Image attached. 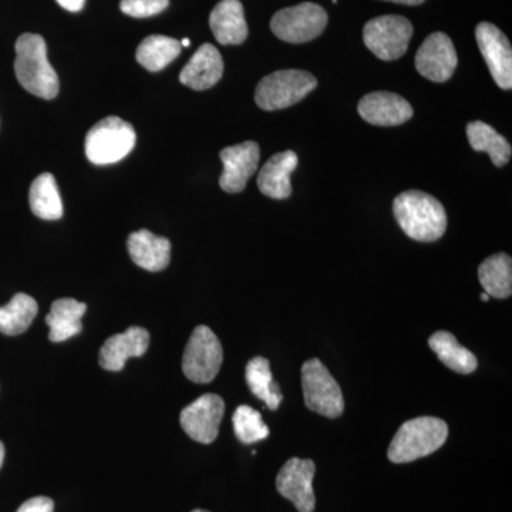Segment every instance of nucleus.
I'll return each mask as SVG.
<instances>
[{
    "label": "nucleus",
    "mask_w": 512,
    "mask_h": 512,
    "mask_svg": "<svg viewBox=\"0 0 512 512\" xmlns=\"http://www.w3.org/2000/svg\"><path fill=\"white\" fill-rule=\"evenodd\" d=\"M328 25V13L316 3L306 2L275 13L271 29L278 39L288 43H306L322 35Z\"/></svg>",
    "instance_id": "8"
},
{
    "label": "nucleus",
    "mask_w": 512,
    "mask_h": 512,
    "mask_svg": "<svg viewBox=\"0 0 512 512\" xmlns=\"http://www.w3.org/2000/svg\"><path fill=\"white\" fill-rule=\"evenodd\" d=\"M413 36V25L403 16H380L366 23L363 40L370 52L379 59H400L407 52Z\"/></svg>",
    "instance_id": "9"
},
{
    "label": "nucleus",
    "mask_w": 512,
    "mask_h": 512,
    "mask_svg": "<svg viewBox=\"0 0 512 512\" xmlns=\"http://www.w3.org/2000/svg\"><path fill=\"white\" fill-rule=\"evenodd\" d=\"M430 349L436 353L441 363L460 375L476 372L478 362L473 352L461 346L456 336L450 332H436L429 339Z\"/></svg>",
    "instance_id": "22"
},
{
    "label": "nucleus",
    "mask_w": 512,
    "mask_h": 512,
    "mask_svg": "<svg viewBox=\"0 0 512 512\" xmlns=\"http://www.w3.org/2000/svg\"><path fill=\"white\" fill-rule=\"evenodd\" d=\"M316 86L318 80L311 73L303 70H279L259 82L255 101L262 110H282L305 99Z\"/></svg>",
    "instance_id": "5"
},
{
    "label": "nucleus",
    "mask_w": 512,
    "mask_h": 512,
    "mask_svg": "<svg viewBox=\"0 0 512 512\" xmlns=\"http://www.w3.org/2000/svg\"><path fill=\"white\" fill-rule=\"evenodd\" d=\"M386 2L400 3V5L416 6L421 5L424 0H386Z\"/></svg>",
    "instance_id": "33"
},
{
    "label": "nucleus",
    "mask_w": 512,
    "mask_h": 512,
    "mask_svg": "<svg viewBox=\"0 0 512 512\" xmlns=\"http://www.w3.org/2000/svg\"><path fill=\"white\" fill-rule=\"evenodd\" d=\"M478 279L484 292L493 298H510L512 293L511 256L501 252L485 259L478 268Z\"/></svg>",
    "instance_id": "23"
},
{
    "label": "nucleus",
    "mask_w": 512,
    "mask_h": 512,
    "mask_svg": "<svg viewBox=\"0 0 512 512\" xmlns=\"http://www.w3.org/2000/svg\"><path fill=\"white\" fill-rule=\"evenodd\" d=\"M181 49H183V46L173 37L148 36L138 46L137 62L150 72H160L173 60L177 59Z\"/></svg>",
    "instance_id": "27"
},
{
    "label": "nucleus",
    "mask_w": 512,
    "mask_h": 512,
    "mask_svg": "<svg viewBox=\"0 0 512 512\" xmlns=\"http://www.w3.org/2000/svg\"><path fill=\"white\" fill-rule=\"evenodd\" d=\"M360 116L373 126L393 127L413 117V107L402 96L390 92L367 94L357 106Z\"/></svg>",
    "instance_id": "15"
},
{
    "label": "nucleus",
    "mask_w": 512,
    "mask_h": 512,
    "mask_svg": "<svg viewBox=\"0 0 512 512\" xmlns=\"http://www.w3.org/2000/svg\"><path fill=\"white\" fill-rule=\"evenodd\" d=\"M245 379H247L249 390L265 402L271 410H276L282 403L281 389L279 384L274 382V376L271 372V363L262 356H256L249 360L247 370H245Z\"/></svg>",
    "instance_id": "25"
},
{
    "label": "nucleus",
    "mask_w": 512,
    "mask_h": 512,
    "mask_svg": "<svg viewBox=\"0 0 512 512\" xmlns=\"http://www.w3.org/2000/svg\"><path fill=\"white\" fill-rule=\"evenodd\" d=\"M478 47L494 82L503 90L512 87V49L510 40L493 23L481 22L476 29Z\"/></svg>",
    "instance_id": "13"
},
{
    "label": "nucleus",
    "mask_w": 512,
    "mask_h": 512,
    "mask_svg": "<svg viewBox=\"0 0 512 512\" xmlns=\"http://www.w3.org/2000/svg\"><path fill=\"white\" fill-rule=\"evenodd\" d=\"M447 423L437 417H417L406 421L390 443L387 457L392 463H412L430 456L446 443Z\"/></svg>",
    "instance_id": "3"
},
{
    "label": "nucleus",
    "mask_w": 512,
    "mask_h": 512,
    "mask_svg": "<svg viewBox=\"0 0 512 512\" xmlns=\"http://www.w3.org/2000/svg\"><path fill=\"white\" fill-rule=\"evenodd\" d=\"M393 211L397 224L414 241L434 242L446 234V210L427 192H402L393 202Z\"/></svg>",
    "instance_id": "1"
},
{
    "label": "nucleus",
    "mask_w": 512,
    "mask_h": 512,
    "mask_svg": "<svg viewBox=\"0 0 512 512\" xmlns=\"http://www.w3.org/2000/svg\"><path fill=\"white\" fill-rule=\"evenodd\" d=\"M86 311V303L76 299L62 298L53 302L52 311L46 316L50 328L49 339L60 343L82 333V318Z\"/></svg>",
    "instance_id": "21"
},
{
    "label": "nucleus",
    "mask_w": 512,
    "mask_h": 512,
    "mask_svg": "<svg viewBox=\"0 0 512 512\" xmlns=\"http://www.w3.org/2000/svg\"><path fill=\"white\" fill-rule=\"evenodd\" d=\"M55 511V503L49 497H35L25 501L18 512H53Z\"/></svg>",
    "instance_id": "31"
},
{
    "label": "nucleus",
    "mask_w": 512,
    "mask_h": 512,
    "mask_svg": "<svg viewBox=\"0 0 512 512\" xmlns=\"http://www.w3.org/2000/svg\"><path fill=\"white\" fill-rule=\"evenodd\" d=\"M224 353L220 339L208 326H198L192 332L183 356V372L191 382L211 383L220 372Z\"/></svg>",
    "instance_id": "7"
},
{
    "label": "nucleus",
    "mask_w": 512,
    "mask_h": 512,
    "mask_svg": "<svg viewBox=\"0 0 512 512\" xmlns=\"http://www.w3.org/2000/svg\"><path fill=\"white\" fill-rule=\"evenodd\" d=\"M127 248L134 264L146 271L160 272L170 264L171 242L147 229L133 232L127 239Z\"/></svg>",
    "instance_id": "18"
},
{
    "label": "nucleus",
    "mask_w": 512,
    "mask_h": 512,
    "mask_svg": "<svg viewBox=\"0 0 512 512\" xmlns=\"http://www.w3.org/2000/svg\"><path fill=\"white\" fill-rule=\"evenodd\" d=\"M150 346V333L140 326L128 328L120 335L111 336L101 346L99 362L104 370L121 372L131 357H141Z\"/></svg>",
    "instance_id": "16"
},
{
    "label": "nucleus",
    "mask_w": 512,
    "mask_h": 512,
    "mask_svg": "<svg viewBox=\"0 0 512 512\" xmlns=\"http://www.w3.org/2000/svg\"><path fill=\"white\" fill-rule=\"evenodd\" d=\"M15 73L23 89L40 99L52 100L59 93V77L47 60L45 39L25 33L15 46Z\"/></svg>",
    "instance_id": "2"
},
{
    "label": "nucleus",
    "mask_w": 512,
    "mask_h": 512,
    "mask_svg": "<svg viewBox=\"0 0 512 512\" xmlns=\"http://www.w3.org/2000/svg\"><path fill=\"white\" fill-rule=\"evenodd\" d=\"M225 403L218 394H204L188 404L181 412V427L192 440L201 444H211L217 440Z\"/></svg>",
    "instance_id": "10"
},
{
    "label": "nucleus",
    "mask_w": 512,
    "mask_h": 512,
    "mask_svg": "<svg viewBox=\"0 0 512 512\" xmlns=\"http://www.w3.org/2000/svg\"><path fill=\"white\" fill-rule=\"evenodd\" d=\"M221 160L224 164V173L220 178L222 190L229 194H237L247 187L249 178L258 170L259 151L254 141H245L237 146L227 147L221 151Z\"/></svg>",
    "instance_id": "14"
},
{
    "label": "nucleus",
    "mask_w": 512,
    "mask_h": 512,
    "mask_svg": "<svg viewBox=\"0 0 512 512\" xmlns=\"http://www.w3.org/2000/svg\"><path fill=\"white\" fill-rule=\"evenodd\" d=\"M456 47L446 33H431L417 52V72L434 83H444L456 72Z\"/></svg>",
    "instance_id": "12"
},
{
    "label": "nucleus",
    "mask_w": 512,
    "mask_h": 512,
    "mask_svg": "<svg viewBox=\"0 0 512 512\" xmlns=\"http://www.w3.org/2000/svg\"><path fill=\"white\" fill-rule=\"evenodd\" d=\"M3 460H5V446H3L2 441H0V468L3 466Z\"/></svg>",
    "instance_id": "34"
},
{
    "label": "nucleus",
    "mask_w": 512,
    "mask_h": 512,
    "mask_svg": "<svg viewBox=\"0 0 512 512\" xmlns=\"http://www.w3.org/2000/svg\"><path fill=\"white\" fill-rule=\"evenodd\" d=\"M232 424L238 440L244 444L258 443L269 436L268 426L262 419L261 413L249 406H239L235 410Z\"/></svg>",
    "instance_id": "29"
},
{
    "label": "nucleus",
    "mask_w": 512,
    "mask_h": 512,
    "mask_svg": "<svg viewBox=\"0 0 512 512\" xmlns=\"http://www.w3.org/2000/svg\"><path fill=\"white\" fill-rule=\"evenodd\" d=\"M298 167V156L293 151L275 154L262 167L258 175V187L266 197L285 200L291 197V174Z\"/></svg>",
    "instance_id": "20"
},
{
    "label": "nucleus",
    "mask_w": 512,
    "mask_h": 512,
    "mask_svg": "<svg viewBox=\"0 0 512 512\" xmlns=\"http://www.w3.org/2000/svg\"><path fill=\"white\" fill-rule=\"evenodd\" d=\"M224 73V60L217 47L205 43L202 45L190 62L185 64L180 74V82L192 90L202 92L211 89L220 82Z\"/></svg>",
    "instance_id": "17"
},
{
    "label": "nucleus",
    "mask_w": 512,
    "mask_h": 512,
    "mask_svg": "<svg viewBox=\"0 0 512 512\" xmlns=\"http://www.w3.org/2000/svg\"><path fill=\"white\" fill-rule=\"evenodd\" d=\"M136 138V131L130 123L120 117H106L87 133L84 144L86 156L90 163L96 165L119 163L133 151Z\"/></svg>",
    "instance_id": "4"
},
{
    "label": "nucleus",
    "mask_w": 512,
    "mask_h": 512,
    "mask_svg": "<svg viewBox=\"0 0 512 512\" xmlns=\"http://www.w3.org/2000/svg\"><path fill=\"white\" fill-rule=\"evenodd\" d=\"M191 512H208V511H204V510H194V511H191Z\"/></svg>",
    "instance_id": "37"
},
{
    "label": "nucleus",
    "mask_w": 512,
    "mask_h": 512,
    "mask_svg": "<svg viewBox=\"0 0 512 512\" xmlns=\"http://www.w3.org/2000/svg\"><path fill=\"white\" fill-rule=\"evenodd\" d=\"M302 387L305 404L312 412L328 419H338L345 410L342 389L328 367L319 359H311L302 366Z\"/></svg>",
    "instance_id": "6"
},
{
    "label": "nucleus",
    "mask_w": 512,
    "mask_h": 512,
    "mask_svg": "<svg viewBox=\"0 0 512 512\" xmlns=\"http://www.w3.org/2000/svg\"><path fill=\"white\" fill-rule=\"evenodd\" d=\"M63 9L69 10V12H80L83 9L86 0H56Z\"/></svg>",
    "instance_id": "32"
},
{
    "label": "nucleus",
    "mask_w": 512,
    "mask_h": 512,
    "mask_svg": "<svg viewBox=\"0 0 512 512\" xmlns=\"http://www.w3.org/2000/svg\"><path fill=\"white\" fill-rule=\"evenodd\" d=\"M316 466L312 460L293 457L286 461L285 466L276 477L278 493L291 501L299 512H313L316 507L313 477Z\"/></svg>",
    "instance_id": "11"
},
{
    "label": "nucleus",
    "mask_w": 512,
    "mask_h": 512,
    "mask_svg": "<svg viewBox=\"0 0 512 512\" xmlns=\"http://www.w3.org/2000/svg\"><path fill=\"white\" fill-rule=\"evenodd\" d=\"M210 26L221 45H241L248 37L244 6L239 0H221L210 15Z\"/></svg>",
    "instance_id": "19"
},
{
    "label": "nucleus",
    "mask_w": 512,
    "mask_h": 512,
    "mask_svg": "<svg viewBox=\"0 0 512 512\" xmlns=\"http://www.w3.org/2000/svg\"><path fill=\"white\" fill-rule=\"evenodd\" d=\"M490 298H491V296L488 295V293H485V292L481 293V301L488 302V301H490Z\"/></svg>",
    "instance_id": "35"
},
{
    "label": "nucleus",
    "mask_w": 512,
    "mask_h": 512,
    "mask_svg": "<svg viewBox=\"0 0 512 512\" xmlns=\"http://www.w3.org/2000/svg\"><path fill=\"white\" fill-rule=\"evenodd\" d=\"M181 46L188 47L191 45L190 39L181 40Z\"/></svg>",
    "instance_id": "36"
},
{
    "label": "nucleus",
    "mask_w": 512,
    "mask_h": 512,
    "mask_svg": "<svg viewBox=\"0 0 512 512\" xmlns=\"http://www.w3.org/2000/svg\"><path fill=\"white\" fill-rule=\"evenodd\" d=\"M39 306L32 296L18 293L8 305L0 308V333L18 336L25 333L35 320Z\"/></svg>",
    "instance_id": "28"
},
{
    "label": "nucleus",
    "mask_w": 512,
    "mask_h": 512,
    "mask_svg": "<svg viewBox=\"0 0 512 512\" xmlns=\"http://www.w3.org/2000/svg\"><path fill=\"white\" fill-rule=\"evenodd\" d=\"M170 0H121L120 9L131 18H150L168 8Z\"/></svg>",
    "instance_id": "30"
},
{
    "label": "nucleus",
    "mask_w": 512,
    "mask_h": 512,
    "mask_svg": "<svg viewBox=\"0 0 512 512\" xmlns=\"http://www.w3.org/2000/svg\"><path fill=\"white\" fill-rule=\"evenodd\" d=\"M467 137L473 150L487 153L495 167H504L510 161V143L487 123L473 121L468 124Z\"/></svg>",
    "instance_id": "26"
},
{
    "label": "nucleus",
    "mask_w": 512,
    "mask_h": 512,
    "mask_svg": "<svg viewBox=\"0 0 512 512\" xmlns=\"http://www.w3.org/2000/svg\"><path fill=\"white\" fill-rule=\"evenodd\" d=\"M30 208L36 217L55 221L63 217V204L55 177L45 173L33 181L29 192Z\"/></svg>",
    "instance_id": "24"
}]
</instances>
